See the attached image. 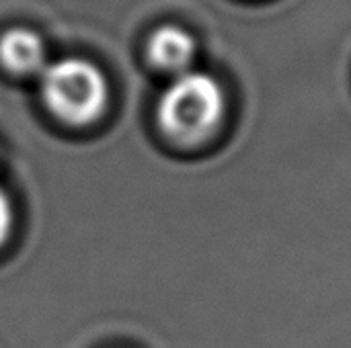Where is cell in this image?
<instances>
[{
	"label": "cell",
	"instance_id": "7a4b0ae2",
	"mask_svg": "<svg viewBox=\"0 0 351 348\" xmlns=\"http://www.w3.org/2000/svg\"><path fill=\"white\" fill-rule=\"evenodd\" d=\"M39 90L47 111L66 125L95 123L109 105L105 72L84 57H62L39 72Z\"/></svg>",
	"mask_w": 351,
	"mask_h": 348
},
{
	"label": "cell",
	"instance_id": "6da1fadb",
	"mask_svg": "<svg viewBox=\"0 0 351 348\" xmlns=\"http://www.w3.org/2000/svg\"><path fill=\"white\" fill-rule=\"evenodd\" d=\"M226 113V94L218 78L199 70L175 76L158 98L156 119L167 137L177 144L206 139Z\"/></svg>",
	"mask_w": 351,
	"mask_h": 348
},
{
	"label": "cell",
	"instance_id": "3957f363",
	"mask_svg": "<svg viewBox=\"0 0 351 348\" xmlns=\"http://www.w3.org/2000/svg\"><path fill=\"white\" fill-rule=\"evenodd\" d=\"M197 45L189 31L177 25H162L158 27L146 43V55L150 64L158 70L181 74L191 70V62L195 57Z\"/></svg>",
	"mask_w": 351,
	"mask_h": 348
},
{
	"label": "cell",
	"instance_id": "277c9868",
	"mask_svg": "<svg viewBox=\"0 0 351 348\" xmlns=\"http://www.w3.org/2000/svg\"><path fill=\"white\" fill-rule=\"evenodd\" d=\"M0 64L19 76L39 74L47 64L41 35L25 27L4 31L0 35Z\"/></svg>",
	"mask_w": 351,
	"mask_h": 348
},
{
	"label": "cell",
	"instance_id": "5b68a950",
	"mask_svg": "<svg viewBox=\"0 0 351 348\" xmlns=\"http://www.w3.org/2000/svg\"><path fill=\"white\" fill-rule=\"evenodd\" d=\"M12 222H14V211L8 193L0 187V246L8 240L12 232Z\"/></svg>",
	"mask_w": 351,
	"mask_h": 348
}]
</instances>
